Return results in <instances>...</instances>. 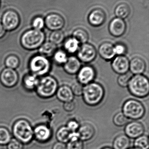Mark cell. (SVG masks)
<instances>
[{
  "label": "cell",
  "instance_id": "6da1fadb",
  "mask_svg": "<svg viewBox=\"0 0 149 149\" xmlns=\"http://www.w3.org/2000/svg\"><path fill=\"white\" fill-rule=\"evenodd\" d=\"M82 96L87 105L94 107L102 101L105 96V89L99 83L93 81L84 86Z\"/></svg>",
  "mask_w": 149,
  "mask_h": 149
},
{
  "label": "cell",
  "instance_id": "7a4b0ae2",
  "mask_svg": "<svg viewBox=\"0 0 149 149\" xmlns=\"http://www.w3.org/2000/svg\"><path fill=\"white\" fill-rule=\"evenodd\" d=\"M45 35L43 31L31 29L23 33L20 38L22 47L29 51H33L38 48L45 42Z\"/></svg>",
  "mask_w": 149,
  "mask_h": 149
},
{
  "label": "cell",
  "instance_id": "3957f363",
  "mask_svg": "<svg viewBox=\"0 0 149 149\" xmlns=\"http://www.w3.org/2000/svg\"><path fill=\"white\" fill-rule=\"evenodd\" d=\"M12 134L15 139L23 144H29L34 138L33 128L30 123L25 119H19L12 127Z\"/></svg>",
  "mask_w": 149,
  "mask_h": 149
},
{
  "label": "cell",
  "instance_id": "277c9868",
  "mask_svg": "<svg viewBox=\"0 0 149 149\" xmlns=\"http://www.w3.org/2000/svg\"><path fill=\"white\" fill-rule=\"evenodd\" d=\"M59 87L57 80L51 75L41 77L36 90L37 95L42 99H49L56 94Z\"/></svg>",
  "mask_w": 149,
  "mask_h": 149
},
{
  "label": "cell",
  "instance_id": "5b68a950",
  "mask_svg": "<svg viewBox=\"0 0 149 149\" xmlns=\"http://www.w3.org/2000/svg\"><path fill=\"white\" fill-rule=\"evenodd\" d=\"M127 87L130 93L135 97L144 98L149 95V79L143 74L132 76Z\"/></svg>",
  "mask_w": 149,
  "mask_h": 149
},
{
  "label": "cell",
  "instance_id": "8992f818",
  "mask_svg": "<svg viewBox=\"0 0 149 149\" xmlns=\"http://www.w3.org/2000/svg\"><path fill=\"white\" fill-rule=\"evenodd\" d=\"M51 66L49 58L40 54L31 57L29 63L30 73L38 77L47 75L51 70Z\"/></svg>",
  "mask_w": 149,
  "mask_h": 149
},
{
  "label": "cell",
  "instance_id": "52a82bcc",
  "mask_svg": "<svg viewBox=\"0 0 149 149\" xmlns=\"http://www.w3.org/2000/svg\"><path fill=\"white\" fill-rule=\"evenodd\" d=\"M145 112V107L141 102L135 99H129L123 104L122 112L128 119L137 120L144 116Z\"/></svg>",
  "mask_w": 149,
  "mask_h": 149
},
{
  "label": "cell",
  "instance_id": "ba28073f",
  "mask_svg": "<svg viewBox=\"0 0 149 149\" xmlns=\"http://www.w3.org/2000/svg\"><path fill=\"white\" fill-rule=\"evenodd\" d=\"M1 24L6 31H13L16 29L20 25V16L15 10H8L2 16Z\"/></svg>",
  "mask_w": 149,
  "mask_h": 149
},
{
  "label": "cell",
  "instance_id": "9c48e42d",
  "mask_svg": "<svg viewBox=\"0 0 149 149\" xmlns=\"http://www.w3.org/2000/svg\"><path fill=\"white\" fill-rule=\"evenodd\" d=\"M77 58L80 62L84 63H89L94 61L97 56L95 47L88 43L81 44L78 50Z\"/></svg>",
  "mask_w": 149,
  "mask_h": 149
},
{
  "label": "cell",
  "instance_id": "30bf717a",
  "mask_svg": "<svg viewBox=\"0 0 149 149\" xmlns=\"http://www.w3.org/2000/svg\"><path fill=\"white\" fill-rule=\"evenodd\" d=\"M19 80V75L16 70L5 68L0 73V82L7 88L15 86Z\"/></svg>",
  "mask_w": 149,
  "mask_h": 149
},
{
  "label": "cell",
  "instance_id": "8fae6325",
  "mask_svg": "<svg viewBox=\"0 0 149 149\" xmlns=\"http://www.w3.org/2000/svg\"><path fill=\"white\" fill-rule=\"evenodd\" d=\"M77 75L78 82L84 86L93 81L96 77V71L91 65H84L81 66Z\"/></svg>",
  "mask_w": 149,
  "mask_h": 149
},
{
  "label": "cell",
  "instance_id": "7c38bea8",
  "mask_svg": "<svg viewBox=\"0 0 149 149\" xmlns=\"http://www.w3.org/2000/svg\"><path fill=\"white\" fill-rule=\"evenodd\" d=\"M46 28L50 30H61L65 24V21L63 17L56 13L48 14L44 19Z\"/></svg>",
  "mask_w": 149,
  "mask_h": 149
},
{
  "label": "cell",
  "instance_id": "4fadbf2b",
  "mask_svg": "<svg viewBox=\"0 0 149 149\" xmlns=\"http://www.w3.org/2000/svg\"><path fill=\"white\" fill-rule=\"evenodd\" d=\"M129 60L125 55L116 56L112 60L111 67L113 71L119 74L129 71Z\"/></svg>",
  "mask_w": 149,
  "mask_h": 149
},
{
  "label": "cell",
  "instance_id": "5bb4252c",
  "mask_svg": "<svg viewBox=\"0 0 149 149\" xmlns=\"http://www.w3.org/2000/svg\"><path fill=\"white\" fill-rule=\"evenodd\" d=\"M125 135L129 139H135L143 135L145 132V127L141 123L134 120L125 125Z\"/></svg>",
  "mask_w": 149,
  "mask_h": 149
},
{
  "label": "cell",
  "instance_id": "9a60e30c",
  "mask_svg": "<svg viewBox=\"0 0 149 149\" xmlns=\"http://www.w3.org/2000/svg\"><path fill=\"white\" fill-rule=\"evenodd\" d=\"M34 138L39 142H47L50 140L52 136V131L50 128L46 124L38 125L33 128Z\"/></svg>",
  "mask_w": 149,
  "mask_h": 149
},
{
  "label": "cell",
  "instance_id": "2e32d148",
  "mask_svg": "<svg viewBox=\"0 0 149 149\" xmlns=\"http://www.w3.org/2000/svg\"><path fill=\"white\" fill-rule=\"evenodd\" d=\"M127 24L121 18H114L110 22L108 30L110 34L115 37H120L123 36L127 30Z\"/></svg>",
  "mask_w": 149,
  "mask_h": 149
},
{
  "label": "cell",
  "instance_id": "e0dca14e",
  "mask_svg": "<svg viewBox=\"0 0 149 149\" xmlns=\"http://www.w3.org/2000/svg\"><path fill=\"white\" fill-rule=\"evenodd\" d=\"M106 20V14L100 8L94 9L89 13L88 21L94 27H99L104 24Z\"/></svg>",
  "mask_w": 149,
  "mask_h": 149
},
{
  "label": "cell",
  "instance_id": "ac0fdd59",
  "mask_svg": "<svg viewBox=\"0 0 149 149\" xmlns=\"http://www.w3.org/2000/svg\"><path fill=\"white\" fill-rule=\"evenodd\" d=\"M98 53L102 59L106 61L112 60L116 56L114 51V45L109 42L101 43L98 49Z\"/></svg>",
  "mask_w": 149,
  "mask_h": 149
},
{
  "label": "cell",
  "instance_id": "d6986e66",
  "mask_svg": "<svg viewBox=\"0 0 149 149\" xmlns=\"http://www.w3.org/2000/svg\"><path fill=\"white\" fill-rule=\"evenodd\" d=\"M81 67V62L75 56H71L68 57L66 62L63 65L64 71L71 75L77 74Z\"/></svg>",
  "mask_w": 149,
  "mask_h": 149
},
{
  "label": "cell",
  "instance_id": "ffe728a7",
  "mask_svg": "<svg viewBox=\"0 0 149 149\" xmlns=\"http://www.w3.org/2000/svg\"><path fill=\"white\" fill-rule=\"evenodd\" d=\"M78 138L82 141H86L92 139L95 133L94 127L89 123H84L80 126L77 131Z\"/></svg>",
  "mask_w": 149,
  "mask_h": 149
},
{
  "label": "cell",
  "instance_id": "44dd1931",
  "mask_svg": "<svg viewBox=\"0 0 149 149\" xmlns=\"http://www.w3.org/2000/svg\"><path fill=\"white\" fill-rule=\"evenodd\" d=\"M146 69V63L143 58L135 57L129 61V71L134 75L141 74Z\"/></svg>",
  "mask_w": 149,
  "mask_h": 149
},
{
  "label": "cell",
  "instance_id": "7402d4cb",
  "mask_svg": "<svg viewBox=\"0 0 149 149\" xmlns=\"http://www.w3.org/2000/svg\"><path fill=\"white\" fill-rule=\"evenodd\" d=\"M55 95L58 100L64 103L72 101L74 99V95L71 88L67 85H62L59 87Z\"/></svg>",
  "mask_w": 149,
  "mask_h": 149
},
{
  "label": "cell",
  "instance_id": "603a6c76",
  "mask_svg": "<svg viewBox=\"0 0 149 149\" xmlns=\"http://www.w3.org/2000/svg\"><path fill=\"white\" fill-rule=\"evenodd\" d=\"M39 80L38 77L31 73L25 74L22 80L23 86L26 90L33 91L36 90Z\"/></svg>",
  "mask_w": 149,
  "mask_h": 149
},
{
  "label": "cell",
  "instance_id": "cb8c5ba5",
  "mask_svg": "<svg viewBox=\"0 0 149 149\" xmlns=\"http://www.w3.org/2000/svg\"><path fill=\"white\" fill-rule=\"evenodd\" d=\"M130 146V139L125 134H120L114 140L113 149H128Z\"/></svg>",
  "mask_w": 149,
  "mask_h": 149
},
{
  "label": "cell",
  "instance_id": "d4e9b609",
  "mask_svg": "<svg viewBox=\"0 0 149 149\" xmlns=\"http://www.w3.org/2000/svg\"><path fill=\"white\" fill-rule=\"evenodd\" d=\"M57 49V45L51 42H47L44 43L38 48V51L39 54L49 58L52 57Z\"/></svg>",
  "mask_w": 149,
  "mask_h": 149
},
{
  "label": "cell",
  "instance_id": "484cf974",
  "mask_svg": "<svg viewBox=\"0 0 149 149\" xmlns=\"http://www.w3.org/2000/svg\"><path fill=\"white\" fill-rule=\"evenodd\" d=\"M130 6L126 3H121L117 5L115 9V14L118 18L125 19L131 14Z\"/></svg>",
  "mask_w": 149,
  "mask_h": 149
},
{
  "label": "cell",
  "instance_id": "4316f807",
  "mask_svg": "<svg viewBox=\"0 0 149 149\" xmlns=\"http://www.w3.org/2000/svg\"><path fill=\"white\" fill-rule=\"evenodd\" d=\"M80 44L73 37L69 38L64 41V48L66 52L71 54H74L79 49Z\"/></svg>",
  "mask_w": 149,
  "mask_h": 149
},
{
  "label": "cell",
  "instance_id": "83f0119b",
  "mask_svg": "<svg viewBox=\"0 0 149 149\" xmlns=\"http://www.w3.org/2000/svg\"><path fill=\"white\" fill-rule=\"evenodd\" d=\"M72 133L66 126H62L57 131L56 138L59 142L67 143L70 141Z\"/></svg>",
  "mask_w": 149,
  "mask_h": 149
},
{
  "label": "cell",
  "instance_id": "f1b7e54d",
  "mask_svg": "<svg viewBox=\"0 0 149 149\" xmlns=\"http://www.w3.org/2000/svg\"><path fill=\"white\" fill-rule=\"evenodd\" d=\"M66 149H83L84 144L78 136L77 132H72L70 141L67 143Z\"/></svg>",
  "mask_w": 149,
  "mask_h": 149
},
{
  "label": "cell",
  "instance_id": "f546056e",
  "mask_svg": "<svg viewBox=\"0 0 149 149\" xmlns=\"http://www.w3.org/2000/svg\"><path fill=\"white\" fill-rule=\"evenodd\" d=\"M72 37L75 38L80 44L87 43L89 39V35L87 31L82 28L76 29L73 32Z\"/></svg>",
  "mask_w": 149,
  "mask_h": 149
},
{
  "label": "cell",
  "instance_id": "4dcf8cb0",
  "mask_svg": "<svg viewBox=\"0 0 149 149\" xmlns=\"http://www.w3.org/2000/svg\"><path fill=\"white\" fill-rule=\"evenodd\" d=\"M65 35L61 30L54 31L50 34L49 36V42L55 45L60 44L65 40Z\"/></svg>",
  "mask_w": 149,
  "mask_h": 149
},
{
  "label": "cell",
  "instance_id": "1f68e13d",
  "mask_svg": "<svg viewBox=\"0 0 149 149\" xmlns=\"http://www.w3.org/2000/svg\"><path fill=\"white\" fill-rule=\"evenodd\" d=\"M20 59L15 55H10L7 56L4 60L6 68L15 70L20 65Z\"/></svg>",
  "mask_w": 149,
  "mask_h": 149
},
{
  "label": "cell",
  "instance_id": "d6a6232c",
  "mask_svg": "<svg viewBox=\"0 0 149 149\" xmlns=\"http://www.w3.org/2000/svg\"><path fill=\"white\" fill-rule=\"evenodd\" d=\"M134 144V148L137 149H149L148 137L143 134L136 138Z\"/></svg>",
  "mask_w": 149,
  "mask_h": 149
},
{
  "label": "cell",
  "instance_id": "836d02e7",
  "mask_svg": "<svg viewBox=\"0 0 149 149\" xmlns=\"http://www.w3.org/2000/svg\"><path fill=\"white\" fill-rule=\"evenodd\" d=\"M52 57L55 63L59 65H63L68 58L66 52L61 49H57Z\"/></svg>",
  "mask_w": 149,
  "mask_h": 149
},
{
  "label": "cell",
  "instance_id": "e575fe53",
  "mask_svg": "<svg viewBox=\"0 0 149 149\" xmlns=\"http://www.w3.org/2000/svg\"><path fill=\"white\" fill-rule=\"evenodd\" d=\"M9 130L4 127H0V145H8L11 140Z\"/></svg>",
  "mask_w": 149,
  "mask_h": 149
},
{
  "label": "cell",
  "instance_id": "d590c367",
  "mask_svg": "<svg viewBox=\"0 0 149 149\" xmlns=\"http://www.w3.org/2000/svg\"><path fill=\"white\" fill-rule=\"evenodd\" d=\"M129 119L122 112L115 114L113 118L114 124L117 127L125 126L128 122Z\"/></svg>",
  "mask_w": 149,
  "mask_h": 149
},
{
  "label": "cell",
  "instance_id": "8d00e7d4",
  "mask_svg": "<svg viewBox=\"0 0 149 149\" xmlns=\"http://www.w3.org/2000/svg\"><path fill=\"white\" fill-rule=\"evenodd\" d=\"M132 75L128 72L125 74H120L117 79V83L122 87L128 86Z\"/></svg>",
  "mask_w": 149,
  "mask_h": 149
},
{
  "label": "cell",
  "instance_id": "74e56055",
  "mask_svg": "<svg viewBox=\"0 0 149 149\" xmlns=\"http://www.w3.org/2000/svg\"><path fill=\"white\" fill-rule=\"evenodd\" d=\"M31 26L34 29L42 31L45 26L44 19L41 16L36 17L32 20Z\"/></svg>",
  "mask_w": 149,
  "mask_h": 149
},
{
  "label": "cell",
  "instance_id": "f35d334b",
  "mask_svg": "<svg viewBox=\"0 0 149 149\" xmlns=\"http://www.w3.org/2000/svg\"><path fill=\"white\" fill-rule=\"evenodd\" d=\"M83 87H84V86L78 81L73 83L71 88L73 95L80 96L82 95Z\"/></svg>",
  "mask_w": 149,
  "mask_h": 149
},
{
  "label": "cell",
  "instance_id": "ab89813d",
  "mask_svg": "<svg viewBox=\"0 0 149 149\" xmlns=\"http://www.w3.org/2000/svg\"><path fill=\"white\" fill-rule=\"evenodd\" d=\"M114 51L116 56H123L127 52V46L121 43L114 45Z\"/></svg>",
  "mask_w": 149,
  "mask_h": 149
},
{
  "label": "cell",
  "instance_id": "60d3db41",
  "mask_svg": "<svg viewBox=\"0 0 149 149\" xmlns=\"http://www.w3.org/2000/svg\"><path fill=\"white\" fill-rule=\"evenodd\" d=\"M23 144L15 139H11L7 145V149H23Z\"/></svg>",
  "mask_w": 149,
  "mask_h": 149
},
{
  "label": "cell",
  "instance_id": "b9f144b4",
  "mask_svg": "<svg viewBox=\"0 0 149 149\" xmlns=\"http://www.w3.org/2000/svg\"><path fill=\"white\" fill-rule=\"evenodd\" d=\"M66 126L71 132H77L80 125L76 120H71L68 121Z\"/></svg>",
  "mask_w": 149,
  "mask_h": 149
},
{
  "label": "cell",
  "instance_id": "7bdbcfd3",
  "mask_svg": "<svg viewBox=\"0 0 149 149\" xmlns=\"http://www.w3.org/2000/svg\"><path fill=\"white\" fill-rule=\"evenodd\" d=\"M75 107H76V105L73 101L64 102L63 105L64 109L67 112H72L75 109Z\"/></svg>",
  "mask_w": 149,
  "mask_h": 149
},
{
  "label": "cell",
  "instance_id": "ee69618b",
  "mask_svg": "<svg viewBox=\"0 0 149 149\" xmlns=\"http://www.w3.org/2000/svg\"><path fill=\"white\" fill-rule=\"evenodd\" d=\"M52 149H66L65 143L57 142L52 146Z\"/></svg>",
  "mask_w": 149,
  "mask_h": 149
},
{
  "label": "cell",
  "instance_id": "f6af8a7d",
  "mask_svg": "<svg viewBox=\"0 0 149 149\" xmlns=\"http://www.w3.org/2000/svg\"><path fill=\"white\" fill-rule=\"evenodd\" d=\"M6 31L2 25L1 23H0V39L3 38L6 35Z\"/></svg>",
  "mask_w": 149,
  "mask_h": 149
},
{
  "label": "cell",
  "instance_id": "bcb514c9",
  "mask_svg": "<svg viewBox=\"0 0 149 149\" xmlns=\"http://www.w3.org/2000/svg\"><path fill=\"white\" fill-rule=\"evenodd\" d=\"M102 149H113V148H109V147H106V148H103Z\"/></svg>",
  "mask_w": 149,
  "mask_h": 149
},
{
  "label": "cell",
  "instance_id": "7dc6e473",
  "mask_svg": "<svg viewBox=\"0 0 149 149\" xmlns=\"http://www.w3.org/2000/svg\"><path fill=\"white\" fill-rule=\"evenodd\" d=\"M128 149H137L136 148H129Z\"/></svg>",
  "mask_w": 149,
  "mask_h": 149
},
{
  "label": "cell",
  "instance_id": "c3c4849f",
  "mask_svg": "<svg viewBox=\"0 0 149 149\" xmlns=\"http://www.w3.org/2000/svg\"><path fill=\"white\" fill-rule=\"evenodd\" d=\"M1 0H0V6H1Z\"/></svg>",
  "mask_w": 149,
  "mask_h": 149
}]
</instances>
